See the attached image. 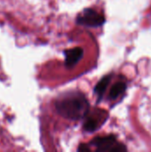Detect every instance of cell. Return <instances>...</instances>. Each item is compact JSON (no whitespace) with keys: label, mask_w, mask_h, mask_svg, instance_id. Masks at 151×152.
I'll use <instances>...</instances> for the list:
<instances>
[{"label":"cell","mask_w":151,"mask_h":152,"mask_svg":"<svg viewBox=\"0 0 151 152\" xmlns=\"http://www.w3.org/2000/svg\"><path fill=\"white\" fill-rule=\"evenodd\" d=\"M55 107L61 116L71 120L85 118L89 112L88 100L80 92H69L60 96Z\"/></svg>","instance_id":"cell-1"},{"label":"cell","mask_w":151,"mask_h":152,"mask_svg":"<svg viewBox=\"0 0 151 152\" xmlns=\"http://www.w3.org/2000/svg\"><path fill=\"white\" fill-rule=\"evenodd\" d=\"M91 146L96 148L97 152H122L126 151V147L117 142L115 135L96 137L91 142Z\"/></svg>","instance_id":"cell-2"},{"label":"cell","mask_w":151,"mask_h":152,"mask_svg":"<svg viewBox=\"0 0 151 152\" xmlns=\"http://www.w3.org/2000/svg\"><path fill=\"white\" fill-rule=\"evenodd\" d=\"M105 18L103 15L96 12L93 9H85L81 13H79L77 17V23L79 25L90 27V28H97L101 27L104 24Z\"/></svg>","instance_id":"cell-3"},{"label":"cell","mask_w":151,"mask_h":152,"mask_svg":"<svg viewBox=\"0 0 151 152\" xmlns=\"http://www.w3.org/2000/svg\"><path fill=\"white\" fill-rule=\"evenodd\" d=\"M65 54V66L72 68L77 65L84 56V50L81 47H74L64 51Z\"/></svg>","instance_id":"cell-4"},{"label":"cell","mask_w":151,"mask_h":152,"mask_svg":"<svg viewBox=\"0 0 151 152\" xmlns=\"http://www.w3.org/2000/svg\"><path fill=\"white\" fill-rule=\"evenodd\" d=\"M111 77L112 75H107L105 77H103L95 86L94 87V94H97L99 96V98H101L104 94V93L106 92L108 86L109 85L110 81H111Z\"/></svg>","instance_id":"cell-5"},{"label":"cell","mask_w":151,"mask_h":152,"mask_svg":"<svg viewBox=\"0 0 151 152\" xmlns=\"http://www.w3.org/2000/svg\"><path fill=\"white\" fill-rule=\"evenodd\" d=\"M125 90H126V84L125 82H122V81L117 82L110 89V91H109V98L111 100H115L117 97H119L121 94H123Z\"/></svg>","instance_id":"cell-6"},{"label":"cell","mask_w":151,"mask_h":152,"mask_svg":"<svg viewBox=\"0 0 151 152\" xmlns=\"http://www.w3.org/2000/svg\"><path fill=\"white\" fill-rule=\"evenodd\" d=\"M87 118L84 123V129L87 132H94L100 126L99 124V120L93 117V115L92 116H86Z\"/></svg>","instance_id":"cell-7"},{"label":"cell","mask_w":151,"mask_h":152,"mask_svg":"<svg viewBox=\"0 0 151 152\" xmlns=\"http://www.w3.org/2000/svg\"><path fill=\"white\" fill-rule=\"evenodd\" d=\"M77 151L80 152H83V151H91V150H90V148H89V145H85V144H81L79 147H78V149H77Z\"/></svg>","instance_id":"cell-8"}]
</instances>
